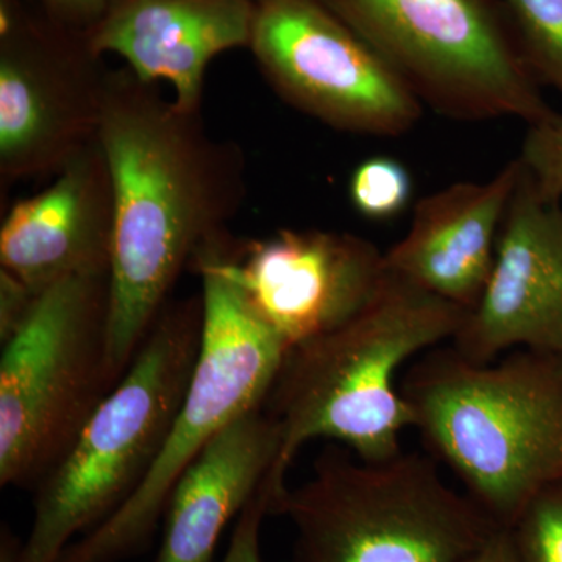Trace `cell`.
Here are the masks:
<instances>
[{
	"label": "cell",
	"mask_w": 562,
	"mask_h": 562,
	"mask_svg": "<svg viewBox=\"0 0 562 562\" xmlns=\"http://www.w3.org/2000/svg\"><path fill=\"white\" fill-rule=\"evenodd\" d=\"M202 279L198 364L165 449L135 495L57 562H121L149 549L184 469L236 417L265 405L286 347L257 316L210 251L192 262Z\"/></svg>",
	"instance_id": "7"
},
{
	"label": "cell",
	"mask_w": 562,
	"mask_h": 562,
	"mask_svg": "<svg viewBox=\"0 0 562 562\" xmlns=\"http://www.w3.org/2000/svg\"><path fill=\"white\" fill-rule=\"evenodd\" d=\"M450 344L475 362L516 349L562 357V199L541 201L524 166L486 290Z\"/></svg>",
	"instance_id": "12"
},
{
	"label": "cell",
	"mask_w": 562,
	"mask_h": 562,
	"mask_svg": "<svg viewBox=\"0 0 562 562\" xmlns=\"http://www.w3.org/2000/svg\"><path fill=\"white\" fill-rule=\"evenodd\" d=\"M519 161L543 202L562 199V114L552 111L525 133Z\"/></svg>",
	"instance_id": "20"
},
{
	"label": "cell",
	"mask_w": 562,
	"mask_h": 562,
	"mask_svg": "<svg viewBox=\"0 0 562 562\" xmlns=\"http://www.w3.org/2000/svg\"><path fill=\"white\" fill-rule=\"evenodd\" d=\"M520 172L516 158L490 181H460L420 199L408 233L384 251L387 271L472 312L490 281Z\"/></svg>",
	"instance_id": "15"
},
{
	"label": "cell",
	"mask_w": 562,
	"mask_h": 562,
	"mask_svg": "<svg viewBox=\"0 0 562 562\" xmlns=\"http://www.w3.org/2000/svg\"><path fill=\"white\" fill-rule=\"evenodd\" d=\"M99 143L114 192L109 366L117 384L181 273L227 235L246 202L247 165L239 144L211 135L201 111L181 109L125 66L109 70Z\"/></svg>",
	"instance_id": "1"
},
{
	"label": "cell",
	"mask_w": 562,
	"mask_h": 562,
	"mask_svg": "<svg viewBox=\"0 0 562 562\" xmlns=\"http://www.w3.org/2000/svg\"><path fill=\"white\" fill-rule=\"evenodd\" d=\"M109 70L87 33L0 0V190L57 176L99 139Z\"/></svg>",
	"instance_id": "9"
},
{
	"label": "cell",
	"mask_w": 562,
	"mask_h": 562,
	"mask_svg": "<svg viewBox=\"0 0 562 562\" xmlns=\"http://www.w3.org/2000/svg\"><path fill=\"white\" fill-rule=\"evenodd\" d=\"M461 562H520L509 528H498L476 552Z\"/></svg>",
	"instance_id": "24"
},
{
	"label": "cell",
	"mask_w": 562,
	"mask_h": 562,
	"mask_svg": "<svg viewBox=\"0 0 562 562\" xmlns=\"http://www.w3.org/2000/svg\"><path fill=\"white\" fill-rule=\"evenodd\" d=\"M349 198L353 209L366 220H394L412 201V173L395 158H368L351 172Z\"/></svg>",
	"instance_id": "18"
},
{
	"label": "cell",
	"mask_w": 562,
	"mask_h": 562,
	"mask_svg": "<svg viewBox=\"0 0 562 562\" xmlns=\"http://www.w3.org/2000/svg\"><path fill=\"white\" fill-rule=\"evenodd\" d=\"M202 335V292L166 303L131 368L33 491L31 530L18 562H57L131 501L165 449Z\"/></svg>",
	"instance_id": "4"
},
{
	"label": "cell",
	"mask_w": 562,
	"mask_h": 562,
	"mask_svg": "<svg viewBox=\"0 0 562 562\" xmlns=\"http://www.w3.org/2000/svg\"><path fill=\"white\" fill-rule=\"evenodd\" d=\"M413 428L498 527L562 483V357L516 349L475 362L452 344L405 369Z\"/></svg>",
	"instance_id": "3"
},
{
	"label": "cell",
	"mask_w": 562,
	"mask_h": 562,
	"mask_svg": "<svg viewBox=\"0 0 562 562\" xmlns=\"http://www.w3.org/2000/svg\"><path fill=\"white\" fill-rule=\"evenodd\" d=\"M47 18L72 31L88 33L105 13L111 0H33Z\"/></svg>",
	"instance_id": "23"
},
{
	"label": "cell",
	"mask_w": 562,
	"mask_h": 562,
	"mask_svg": "<svg viewBox=\"0 0 562 562\" xmlns=\"http://www.w3.org/2000/svg\"><path fill=\"white\" fill-rule=\"evenodd\" d=\"M40 295L18 277L0 269V341L2 346L31 319Z\"/></svg>",
	"instance_id": "22"
},
{
	"label": "cell",
	"mask_w": 562,
	"mask_h": 562,
	"mask_svg": "<svg viewBox=\"0 0 562 562\" xmlns=\"http://www.w3.org/2000/svg\"><path fill=\"white\" fill-rule=\"evenodd\" d=\"M110 276L76 277L40 295L0 358V486L35 491L103 398Z\"/></svg>",
	"instance_id": "6"
},
{
	"label": "cell",
	"mask_w": 562,
	"mask_h": 562,
	"mask_svg": "<svg viewBox=\"0 0 562 562\" xmlns=\"http://www.w3.org/2000/svg\"><path fill=\"white\" fill-rule=\"evenodd\" d=\"M249 50L281 101L335 131L397 138L424 113L395 70L321 0H260Z\"/></svg>",
	"instance_id": "10"
},
{
	"label": "cell",
	"mask_w": 562,
	"mask_h": 562,
	"mask_svg": "<svg viewBox=\"0 0 562 562\" xmlns=\"http://www.w3.org/2000/svg\"><path fill=\"white\" fill-rule=\"evenodd\" d=\"M268 516H271V501L265 484L260 494L239 514L222 562H262L261 525Z\"/></svg>",
	"instance_id": "21"
},
{
	"label": "cell",
	"mask_w": 562,
	"mask_h": 562,
	"mask_svg": "<svg viewBox=\"0 0 562 562\" xmlns=\"http://www.w3.org/2000/svg\"><path fill=\"white\" fill-rule=\"evenodd\" d=\"M281 442L280 424L265 405L214 436L173 484L155 562H213L225 528L272 475Z\"/></svg>",
	"instance_id": "16"
},
{
	"label": "cell",
	"mask_w": 562,
	"mask_h": 562,
	"mask_svg": "<svg viewBox=\"0 0 562 562\" xmlns=\"http://www.w3.org/2000/svg\"><path fill=\"white\" fill-rule=\"evenodd\" d=\"M113 231V180L98 139L50 187L11 206L0 227V269L38 295L76 277L110 276Z\"/></svg>",
	"instance_id": "13"
},
{
	"label": "cell",
	"mask_w": 562,
	"mask_h": 562,
	"mask_svg": "<svg viewBox=\"0 0 562 562\" xmlns=\"http://www.w3.org/2000/svg\"><path fill=\"white\" fill-rule=\"evenodd\" d=\"M509 531L520 562H562V483L536 494Z\"/></svg>",
	"instance_id": "19"
},
{
	"label": "cell",
	"mask_w": 562,
	"mask_h": 562,
	"mask_svg": "<svg viewBox=\"0 0 562 562\" xmlns=\"http://www.w3.org/2000/svg\"><path fill=\"white\" fill-rule=\"evenodd\" d=\"M258 0H111L87 33L91 49L116 55L139 80L169 83L181 109L201 111L214 58L249 49Z\"/></svg>",
	"instance_id": "14"
},
{
	"label": "cell",
	"mask_w": 562,
	"mask_h": 562,
	"mask_svg": "<svg viewBox=\"0 0 562 562\" xmlns=\"http://www.w3.org/2000/svg\"><path fill=\"white\" fill-rule=\"evenodd\" d=\"M279 516L294 528L290 562H461L502 528L431 454L366 461L342 446L316 458Z\"/></svg>",
	"instance_id": "5"
},
{
	"label": "cell",
	"mask_w": 562,
	"mask_h": 562,
	"mask_svg": "<svg viewBox=\"0 0 562 562\" xmlns=\"http://www.w3.org/2000/svg\"><path fill=\"white\" fill-rule=\"evenodd\" d=\"M258 2H260V0H258Z\"/></svg>",
	"instance_id": "26"
},
{
	"label": "cell",
	"mask_w": 562,
	"mask_h": 562,
	"mask_svg": "<svg viewBox=\"0 0 562 562\" xmlns=\"http://www.w3.org/2000/svg\"><path fill=\"white\" fill-rule=\"evenodd\" d=\"M21 541L11 532L9 527H2L0 536V562H18L20 558Z\"/></svg>",
	"instance_id": "25"
},
{
	"label": "cell",
	"mask_w": 562,
	"mask_h": 562,
	"mask_svg": "<svg viewBox=\"0 0 562 562\" xmlns=\"http://www.w3.org/2000/svg\"><path fill=\"white\" fill-rule=\"evenodd\" d=\"M205 249L288 350L353 319L386 276L383 251L353 233L283 228L254 241L228 233Z\"/></svg>",
	"instance_id": "11"
},
{
	"label": "cell",
	"mask_w": 562,
	"mask_h": 562,
	"mask_svg": "<svg viewBox=\"0 0 562 562\" xmlns=\"http://www.w3.org/2000/svg\"><path fill=\"white\" fill-rule=\"evenodd\" d=\"M501 2L536 79L562 94V0Z\"/></svg>",
	"instance_id": "17"
},
{
	"label": "cell",
	"mask_w": 562,
	"mask_h": 562,
	"mask_svg": "<svg viewBox=\"0 0 562 562\" xmlns=\"http://www.w3.org/2000/svg\"><path fill=\"white\" fill-rule=\"evenodd\" d=\"M383 58L424 106L458 121L553 109L501 0H321Z\"/></svg>",
	"instance_id": "8"
},
{
	"label": "cell",
	"mask_w": 562,
	"mask_h": 562,
	"mask_svg": "<svg viewBox=\"0 0 562 562\" xmlns=\"http://www.w3.org/2000/svg\"><path fill=\"white\" fill-rule=\"evenodd\" d=\"M469 312L387 271L353 319L288 350L265 409L281 428V452L266 491L279 516L286 475L305 443L330 439L366 461L403 452L413 413L401 392L406 364L452 341Z\"/></svg>",
	"instance_id": "2"
}]
</instances>
